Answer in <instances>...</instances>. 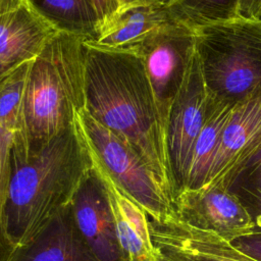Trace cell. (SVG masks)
Returning a JSON list of instances; mask_svg holds the SVG:
<instances>
[{
  "instance_id": "6da1fadb",
  "label": "cell",
  "mask_w": 261,
  "mask_h": 261,
  "mask_svg": "<svg viewBox=\"0 0 261 261\" xmlns=\"http://www.w3.org/2000/svg\"><path fill=\"white\" fill-rule=\"evenodd\" d=\"M85 110L127 142L174 203L166 128L140 56L85 41Z\"/></svg>"
},
{
  "instance_id": "7a4b0ae2",
  "label": "cell",
  "mask_w": 261,
  "mask_h": 261,
  "mask_svg": "<svg viewBox=\"0 0 261 261\" xmlns=\"http://www.w3.org/2000/svg\"><path fill=\"white\" fill-rule=\"evenodd\" d=\"M93 166L77 121L49 138L13 134L10 178L2 216L19 247L70 205Z\"/></svg>"
},
{
  "instance_id": "3957f363",
  "label": "cell",
  "mask_w": 261,
  "mask_h": 261,
  "mask_svg": "<svg viewBox=\"0 0 261 261\" xmlns=\"http://www.w3.org/2000/svg\"><path fill=\"white\" fill-rule=\"evenodd\" d=\"M85 40L57 32L28 72L20 130L49 138L73 125L86 107Z\"/></svg>"
},
{
  "instance_id": "277c9868",
  "label": "cell",
  "mask_w": 261,
  "mask_h": 261,
  "mask_svg": "<svg viewBox=\"0 0 261 261\" xmlns=\"http://www.w3.org/2000/svg\"><path fill=\"white\" fill-rule=\"evenodd\" d=\"M193 30L213 97L234 105L261 93V19L237 17Z\"/></svg>"
},
{
  "instance_id": "5b68a950",
  "label": "cell",
  "mask_w": 261,
  "mask_h": 261,
  "mask_svg": "<svg viewBox=\"0 0 261 261\" xmlns=\"http://www.w3.org/2000/svg\"><path fill=\"white\" fill-rule=\"evenodd\" d=\"M92 160L146 211L164 222L176 216L173 203L141 155L124 140L97 122L84 109L76 115Z\"/></svg>"
},
{
  "instance_id": "8992f818",
  "label": "cell",
  "mask_w": 261,
  "mask_h": 261,
  "mask_svg": "<svg viewBox=\"0 0 261 261\" xmlns=\"http://www.w3.org/2000/svg\"><path fill=\"white\" fill-rule=\"evenodd\" d=\"M210 97L194 44L184 82L172 103L166 125L174 200L185 190L194 144L205 121Z\"/></svg>"
},
{
  "instance_id": "52a82bcc",
  "label": "cell",
  "mask_w": 261,
  "mask_h": 261,
  "mask_svg": "<svg viewBox=\"0 0 261 261\" xmlns=\"http://www.w3.org/2000/svg\"><path fill=\"white\" fill-rule=\"evenodd\" d=\"M193 49L194 30L175 23L130 51L142 59L165 128Z\"/></svg>"
},
{
  "instance_id": "ba28073f",
  "label": "cell",
  "mask_w": 261,
  "mask_h": 261,
  "mask_svg": "<svg viewBox=\"0 0 261 261\" xmlns=\"http://www.w3.org/2000/svg\"><path fill=\"white\" fill-rule=\"evenodd\" d=\"M176 217L226 241L252 233V220L239 199L223 188L185 190L173 203Z\"/></svg>"
},
{
  "instance_id": "9c48e42d",
  "label": "cell",
  "mask_w": 261,
  "mask_h": 261,
  "mask_svg": "<svg viewBox=\"0 0 261 261\" xmlns=\"http://www.w3.org/2000/svg\"><path fill=\"white\" fill-rule=\"evenodd\" d=\"M69 206L80 233L98 261H125L109 201L94 164Z\"/></svg>"
},
{
  "instance_id": "30bf717a",
  "label": "cell",
  "mask_w": 261,
  "mask_h": 261,
  "mask_svg": "<svg viewBox=\"0 0 261 261\" xmlns=\"http://www.w3.org/2000/svg\"><path fill=\"white\" fill-rule=\"evenodd\" d=\"M260 146L261 93L234 105L202 189L227 190L237 170Z\"/></svg>"
},
{
  "instance_id": "8fae6325",
  "label": "cell",
  "mask_w": 261,
  "mask_h": 261,
  "mask_svg": "<svg viewBox=\"0 0 261 261\" xmlns=\"http://www.w3.org/2000/svg\"><path fill=\"white\" fill-rule=\"evenodd\" d=\"M150 230L155 248L184 261H256L215 232L191 226L176 216L164 222L150 220Z\"/></svg>"
},
{
  "instance_id": "7c38bea8",
  "label": "cell",
  "mask_w": 261,
  "mask_h": 261,
  "mask_svg": "<svg viewBox=\"0 0 261 261\" xmlns=\"http://www.w3.org/2000/svg\"><path fill=\"white\" fill-rule=\"evenodd\" d=\"M57 31L25 1L0 15V79L34 60Z\"/></svg>"
},
{
  "instance_id": "4fadbf2b",
  "label": "cell",
  "mask_w": 261,
  "mask_h": 261,
  "mask_svg": "<svg viewBox=\"0 0 261 261\" xmlns=\"http://www.w3.org/2000/svg\"><path fill=\"white\" fill-rule=\"evenodd\" d=\"M180 23L166 5H135L120 8L99 22L95 45L109 49L133 51L159 32Z\"/></svg>"
},
{
  "instance_id": "5bb4252c",
  "label": "cell",
  "mask_w": 261,
  "mask_h": 261,
  "mask_svg": "<svg viewBox=\"0 0 261 261\" xmlns=\"http://www.w3.org/2000/svg\"><path fill=\"white\" fill-rule=\"evenodd\" d=\"M103 182L120 249L125 261H153L157 250L153 244L146 211L129 197L103 169L94 163Z\"/></svg>"
},
{
  "instance_id": "9a60e30c",
  "label": "cell",
  "mask_w": 261,
  "mask_h": 261,
  "mask_svg": "<svg viewBox=\"0 0 261 261\" xmlns=\"http://www.w3.org/2000/svg\"><path fill=\"white\" fill-rule=\"evenodd\" d=\"M11 261L98 260L80 233L70 206H67L33 239L17 247Z\"/></svg>"
},
{
  "instance_id": "2e32d148",
  "label": "cell",
  "mask_w": 261,
  "mask_h": 261,
  "mask_svg": "<svg viewBox=\"0 0 261 261\" xmlns=\"http://www.w3.org/2000/svg\"><path fill=\"white\" fill-rule=\"evenodd\" d=\"M210 96L205 121L194 144L185 190H199L205 186L222 134L236 105L219 100L211 94Z\"/></svg>"
},
{
  "instance_id": "e0dca14e",
  "label": "cell",
  "mask_w": 261,
  "mask_h": 261,
  "mask_svg": "<svg viewBox=\"0 0 261 261\" xmlns=\"http://www.w3.org/2000/svg\"><path fill=\"white\" fill-rule=\"evenodd\" d=\"M57 32L94 41L99 23L93 0H24Z\"/></svg>"
},
{
  "instance_id": "ac0fdd59",
  "label": "cell",
  "mask_w": 261,
  "mask_h": 261,
  "mask_svg": "<svg viewBox=\"0 0 261 261\" xmlns=\"http://www.w3.org/2000/svg\"><path fill=\"white\" fill-rule=\"evenodd\" d=\"M227 190L248 212L253 223L252 232H261V146L237 170Z\"/></svg>"
},
{
  "instance_id": "d6986e66",
  "label": "cell",
  "mask_w": 261,
  "mask_h": 261,
  "mask_svg": "<svg viewBox=\"0 0 261 261\" xmlns=\"http://www.w3.org/2000/svg\"><path fill=\"white\" fill-rule=\"evenodd\" d=\"M165 5L191 29L239 17L238 0H166Z\"/></svg>"
},
{
  "instance_id": "ffe728a7",
  "label": "cell",
  "mask_w": 261,
  "mask_h": 261,
  "mask_svg": "<svg viewBox=\"0 0 261 261\" xmlns=\"http://www.w3.org/2000/svg\"><path fill=\"white\" fill-rule=\"evenodd\" d=\"M31 62L0 79V127L12 133L21 128L22 104Z\"/></svg>"
},
{
  "instance_id": "44dd1931",
  "label": "cell",
  "mask_w": 261,
  "mask_h": 261,
  "mask_svg": "<svg viewBox=\"0 0 261 261\" xmlns=\"http://www.w3.org/2000/svg\"><path fill=\"white\" fill-rule=\"evenodd\" d=\"M13 134L0 127V210L6 199L11 167V147Z\"/></svg>"
},
{
  "instance_id": "7402d4cb",
  "label": "cell",
  "mask_w": 261,
  "mask_h": 261,
  "mask_svg": "<svg viewBox=\"0 0 261 261\" xmlns=\"http://www.w3.org/2000/svg\"><path fill=\"white\" fill-rule=\"evenodd\" d=\"M230 243L246 255L256 261H261V232L242 236L232 240Z\"/></svg>"
},
{
  "instance_id": "603a6c76",
  "label": "cell",
  "mask_w": 261,
  "mask_h": 261,
  "mask_svg": "<svg viewBox=\"0 0 261 261\" xmlns=\"http://www.w3.org/2000/svg\"><path fill=\"white\" fill-rule=\"evenodd\" d=\"M17 246L11 240L0 210V261H11Z\"/></svg>"
},
{
  "instance_id": "cb8c5ba5",
  "label": "cell",
  "mask_w": 261,
  "mask_h": 261,
  "mask_svg": "<svg viewBox=\"0 0 261 261\" xmlns=\"http://www.w3.org/2000/svg\"><path fill=\"white\" fill-rule=\"evenodd\" d=\"M238 15L242 18L261 19V0H238Z\"/></svg>"
},
{
  "instance_id": "d4e9b609",
  "label": "cell",
  "mask_w": 261,
  "mask_h": 261,
  "mask_svg": "<svg viewBox=\"0 0 261 261\" xmlns=\"http://www.w3.org/2000/svg\"><path fill=\"white\" fill-rule=\"evenodd\" d=\"M99 22L114 14L119 9V0H93ZM99 24V23H98Z\"/></svg>"
},
{
  "instance_id": "484cf974",
  "label": "cell",
  "mask_w": 261,
  "mask_h": 261,
  "mask_svg": "<svg viewBox=\"0 0 261 261\" xmlns=\"http://www.w3.org/2000/svg\"><path fill=\"white\" fill-rule=\"evenodd\" d=\"M166 0H119V9L130 7L135 5H151V4H159L164 5Z\"/></svg>"
},
{
  "instance_id": "4316f807",
  "label": "cell",
  "mask_w": 261,
  "mask_h": 261,
  "mask_svg": "<svg viewBox=\"0 0 261 261\" xmlns=\"http://www.w3.org/2000/svg\"><path fill=\"white\" fill-rule=\"evenodd\" d=\"M24 0H0V15L17 8Z\"/></svg>"
},
{
  "instance_id": "83f0119b",
  "label": "cell",
  "mask_w": 261,
  "mask_h": 261,
  "mask_svg": "<svg viewBox=\"0 0 261 261\" xmlns=\"http://www.w3.org/2000/svg\"><path fill=\"white\" fill-rule=\"evenodd\" d=\"M156 250H157V255L153 261H184L168 252L159 250L157 248H156Z\"/></svg>"
}]
</instances>
